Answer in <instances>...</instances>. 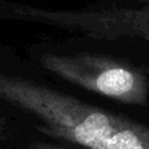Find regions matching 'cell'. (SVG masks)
Here are the masks:
<instances>
[{"label":"cell","mask_w":149,"mask_h":149,"mask_svg":"<svg viewBox=\"0 0 149 149\" xmlns=\"http://www.w3.org/2000/svg\"><path fill=\"white\" fill-rule=\"evenodd\" d=\"M0 100L39 119L36 128L85 149H149V126L36 81L0 74Z\"/></svg>","instance_id":"6da1fadb"},{"label":"cell","mask_w":149,"mask_h":149,"mask_svg":"<svg viewBox=\"0 0 149 149\" xmlns=\"http://www.w3.org/2000/svg\"><path fill=\"white\" fill-rule=\"evenodd\" d=\"M39 63L60 79L89 92L126 105H148V76L126 60L92 54H43Z\"/></svg>","instance_id":"7a4b0ae2"},{"label":"cell","mask_w":149,"mask_h":149,"mask_svg":"<svg viewBox=\"0 0 149 149\" xmlns=\"http://www.w3.org/2000/svg\"><path fill=\"white\" fill-rule=\"evenodd\" d=\"M10 17L45 24L94 39L137 37L149 41V5L144 8H103L90 10H58L28 5L8 8Z\"/></svg>","instance_id":"3957f363"},{"label":"cell","mask_w":149,"mask_h":149,"mask_svg":"<svg viewBox=\"0 0 149 149\" xmlns=\"http://www.w3.org/2000/svg\"><path fill=\"white\" fill-rule=\"evenodd\" d=\"M33 149H64V148H59V147H52V145H47V144H42V143H36L31 145Z\"/></svg>","instance_id":"277c9868"},{"label":"cell","mask_w":149,"mask_h":149,"mask_svg":"<svg viewBox=\"0 0 149 149\" xmlns=\"http://www.w3.org/2000/svg\"><path fill=\"white\" fill-rule=\"evenodd\" d=\"M4 126H5V123H4V119L3 118H0V134H1V131L4 130Z\"/></svg>","instance_id":"5b68a950"},{"label":"cell","mask_w":149,"mask_h":149,"mask_svg":"<svg viewBox=\"0 0 149 149\" xmlns=\"http://www.w3.org/2000/svg\"><path fill=\"white\" fill-rule=\"evenodd\" d=\"M136 1H140V3H145V4L149 5V0H136Z\"/></svg>","instance_id":"8992f818"}]
</instances>
